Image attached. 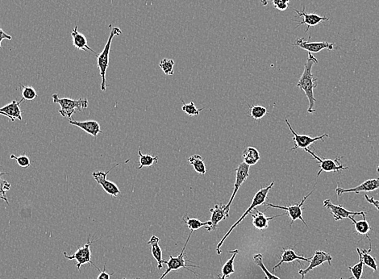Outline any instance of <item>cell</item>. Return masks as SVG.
Listing matches in <instances>:
<instances>
[{"instance_id": "cell-1", "label": "cell", "mask_w": 379, "mask_h": 279, "mask_svg": "<svg viewBox=\"0 0 379 279\" xmlns=\"http://www.w3.org/2000/svg\"><path fill=\"white\" fill-rule=\"evenodd\" d=\"M317 63H318V60L311 53H308V58L304 67V71L297 84V87L305 92L307 100L309 101V108L307 109L308 113L315 112V108H314L315 103L314 89L317 86V83L315 82L317 78H314L311 70H312L314 64H317Z\"/></svg>"}, {"instance_id": "cell-2", "label": "cell", "mask_w": 379, "mask_h": 279, "mask_svg": "<svg viewBox=\"0 0 379 279\" xmlns=\"http://www.w3.org/2000/svg\"><path fill=\"white\" fill-rule=\"evenodd\" d=\"M109 27L111 28V33H110V36H109L107 42L106 43L105 46L103 48L101 53L97 55V66L99 67L100 76H101L102 78L101 90L103 91H105L106 87H107V84H106V73H107V70L108 68L109 54H110V50H111V43H112L113 38L115 36H119L122 34V31H121V28H119V27H112L111 24L109 25Z\"/></svg>"}, {"instance_id": "cell-3", "label": "cell", "mask_w": 379, "mask_h": 279, "mask_svg": "<svg viewBox=\"0 0 379 279\" xmlns=\"http://www.w3.org/2000/svg\"><path fill=\"white\" fill-rule=\"evenodd\" d=\"M274 185V182H271V183L270 184L268 187H267V188H261V189L259 190L258 192H257V194L254 195V197H253V200H252V203H251L249 208L245 211V213L242 215V216H241V218H240L239 220H238V221L231 227V229H230L229 230H228V232L224 235V237L222 238L220 243L218 244L217 250H216V251H217V254H219V255L221 254L220 248H221V246L224 244V240L227 238V236L231 234V232L234 230L236 227L239 225L240 224H241V221H244L245 217L247 216L248 214L251 213V211H253L256 207H258V206L264 205V203H266V200H267V195H268L269 192L272 189Z\"/></svg>"}, {"instance_id": "cell-4", "label": "cell", "mask_w": 379, "mask_h": 279, "mask_svg": "<svg viewBox=\"0 0 379 279\" xmlns=\"http://www.w3.org/2000/svg\"><path fill=\"white\" fill-rule=\"evenodd\" d=\"M53 103L60 105L61 109L59 113L63 117H70L75 113L76 111H82L88 108V99H79V100H71L68 98H60L57 94L53 95Z\"/></svg>"}, {"instance_id": "cell-5", "label": "cell", "mask_w": 379, "mask_h": 279, "mask_svg": "<svg viewBox=\"0 0 379 279\" xmlns=\"http://www.w3.org/2000/svg\"><path fill=\"white\" fill-rule=\"evenodd\" d=\"M193 232H191V233H190V235H189L188 237H187V241H186V243H185L184 246H183V249L182 250L181 253H180V254H179L178 257H173V256H169V261H164V264H165L166 266H167V269H166V270H165V273L162 274V277H160L159 279H164V277H165V276L167 275L168 273H170L171 271H173V270H178V269H182V268H183V269H187V270H189V271L191 272V273H195V274H196L197 273H195V272L193 271V270H191V269H188L189 267H198V266H191V265H189L187 262H189V261H186L185 260V257H186V254H185V250H186V247H187V244H188V241L190 240V239H191V235H192Z\"/></svg>"}, {"instance_id": "cell-6", "label": "cell", "mask_w": 379, "mask_h": 279, "mask_svg": "<svg viewBox=\"0 0 379 279\" xmlns=\"http://www.w3.org/2000/svg\"><path fill=\"white\" fill-rule=\"evenodd\" d=\"M94 241L90 240V237H88V243L86 244H84L82 247L77 249L76 252L74 254H71V255H68L66 252L63 253L65 258L68 260H76L77 263H76V266L78 268V270L81 269V266L85 264H91L94 267H96V269L100 271V269L97 267L95 264L92 262V251H91V245Z\"/></svg>"}, {"instance_id": "cell-7", "label": "cell", "mask_w": 379, "mask_h": 279, "mask_svg": "<svg viewBox=\"0 0 379 279\" xmlns=\"http://www.w3.org/2000/svg\"><path fill=\"white\" fill-rule=\"evenodd\" d=\"M305 151L313 157L319 162V170L318 172V174H317V177H319L322 171L338 172L341 171V170H348L349 169L348 166H345L344 164L340 163V159L342 158H336L335 160H333V159H326V158H319V156H317L315 154V152L310 150L308 148H305Z\"/></svg>"}, {"instance_id": "cell-8", "label": "cell", "mask_w": 379, "mask_h": 279, "mask_svg": "<svg viewBox=\"0 0 379 279\" xmlns=\"http://www.w3.org/2000/svg\"><path fill=\"white\" fill-rule=\"evenodd\" d=\"M314 191H315V189H314L312 192H310L308 195H306L305 197L303 198V200H302L300 203H297V204H295V205L288 206V207H282V206L275 205V204H272V203H264V205L267 207L282 209L284 211H286V214H287V215L290 216V218L291 219L290 226H291L292 224H293L295 221H297V220H300V221H301L307 227L305 221H304L303 218V209L302 208V206L303 205V203H305L306 199L309 197V196H311V194L313 193Z\"/></svg>"}, {"instance_id": "cell-9", "label": "cell", "mask_w": 379, "mask_h": 279, "mask_svg": "<svg viewBox=\"0 0 379 279\" xmlns=\"http://www.w3.org/2000/svg\"><path fill=\"white\" fill-rule=\"evenodd\" d=\"M285 122H286L288 127L290 129V132H291L292 135H293L292 140L295 142V147L292 148L290 151L296 150L298 148H304L305 149V148H307V147L310 146L311 144L315 143V141H319V140L324 141L325 137H329V135L327 133L316 137H311L310 136H307V135H299L292 129L291 125H290L287 119H285Z\"/></svg>"}, {"instance_id": "cell-10", "label": "cell", "mask_w": 379, "mask_h": 279, "mask_svg": "<svg viewBox=\"0 0 379 279\" xmlns=\"http://www.w3.org/2000/svg\"><path fill=\"white\" fill-rule=\"evenodd\" d=\"M117 166H119V164H117L116 166H114L113 168L107 170V171H96L94 172L93 174H92L94 178L97 182V183L101 185L103 190L108 195H111L113 197H117L121 194V191H120L119 188L117 187L116 184L107 179V176L109 174V172L111 171L115 167H116Z\"/></svg>"}, {"instance_id": "cell-11", "label": "cell", "mask_w": 379, "mask_h": 279, "mask_svg": "<svg viewBox=\"0 0 379 279\" xmlns=\"http://www.w3.org/2000/svg\"><path fill=\"white\" fill-rule=\"evenodd\" d=\"M249 168H250V166L245 164V162H242V163L239 165L238 169L236 170V181L235 183H234V192H232V195H231L229 202H228L227 204H226V211H228V212H229L231 203L234 201V198L236 197V195L238 194L240 188L246 181V179H247L248 177L249 176Z\"/></svg>"}, {"instance_id": "cell-12", "label": "cell", "mask_w": 379, "mask_h": 279, "mask_svg": "<svg viewBox=\"0 0 379 279\" xmlns=\"http://www.w3.org/2000/svg\"><path fill=\"white\" fill-rule=\"evenodd\" d=\"M294 45L297 46L298 48L307 50L308 53H319L323 49L332 51L334 49V45L333 44L327 42V41L309 42V41H306L304 38H299V39L296 40Z\"/></svg>"}, {"instance_id": "cell-13", "label": "cell", "mask_w": 379, "mask_h": 279, "mask_svg": "<svg viewBox=\"0 0 379 279\" xmlns=\"http://www.w3.org/2000/svg\"><path fill=\"white\" fill-rule=\"evenodd\" d=\"M377 189H379V178H374V179L366 180L356 188H349V189H344V188L337 187L336 192L337 196L340 197L344 193H355L358 195L360 192H373Z\"/></svg>"}, {"instance_id": "cell-14", "label": "cell", "mask_w": 379, "mask_h": 279, "mask_svg": "<svg viewBox=\"0 0 379 279\" xmlns=\"http://www.w3.org/2000/svg\"><path fill=\"white\" fill-rule=\"evenodd\" d=\"M332 261H333V257L330 254H327V253L321 251V250H317V251H315L313 257L311 258V261H310L309 266L307 269H302L301 270L299 271V273L302 276V279H304V277L307 275V273L315 268L323 265L325 262H329L331 266Z\"/></svg>"}, {"instance_id": "cell-15", "label": "cell", "mask_w": 379, "mask_h": 279, "mask_svg": "<svg viewBox=\"0 0 379 279\" xmlns=\"http://www.w3.org/2000/svg\"><path fill=\"white\" fill-rule=\"evenodd\" d=\"M324 207L325 208L330 210L332 215L334 217L335 221H341L343 219L349 218L350 216H355V215H363L365 211H349L341 205H335L330 199H325L324 201Z\"/></svg>"}, {"instance_id": "cell-16", "label": "cell", "mask_w": 379, "mask_h": 279, "mask_svg": "<svg viewBox=\"0 0 379 279\" xmlns=\"http://www.w3.org/2000/svg\"><path fill=\"white\" fill-rule=\"evenodd\" d=\"M296 13L298 14V16L300 17L303 18L302 21H296L299 22V24L296 27V28L300 27V25L303 24H306L307 26V29H306L305 33H307L308 30L310 29V27H314V26L318 25L324 21H329V18L326 17V16H320L319 15H317L315 13H306L305 8H303V11L301 12L300 11L295 10Z\"/></svg>"}, {"instance_id": "cell-17", "label": "cell", "mask_w": 379, "mask_h": 279, "mask_svg": "<svg viewBox=\"0 0 379 279\" xmlns=\"http://www.w3.org/2000/svg\"><path fill=\"white\" fill-rule=\"evenodd\" d=\"M22 101H17L13 100L11 102L10 104L4 106L0 108V115H4L7 118L10 119L11 121H15V119H18L19 120H22V111L20 109V104Z\"/></svg>"}, {"instance_id": "cell-18", "label": "cell", "mask_w": 379, "mask_h": 279, "mask_svg": "<svg viewBox=\"0 0 379 279\" xmlns=\"http://www.w3.org/2000/svg\"><path fill=\"white\" fill-rule=\"evenodd\" d=\"M69 123L70 125H74L76 127L79 128L83 131L88 133V134L93 136L94 138L97 137L99 133H102L100 125L96 120H88V121H77L74 119H70Z\"/></svg>"}, {"instance_id": "cell-19", "label": "cell", "mask_w": 379, "mask_h": 279, "mask_svg": "<svg viewBox=\"0 0 379 279\" xmlns=\"http://www.w3.org/2000/svg\"><path fill=\"white\" fill-rule=\"evenodd\" d=\"M78 26L76 25L71 32V37H72L73 45L78 50L86 51V52H92L95 54L97 53L91 49L88 45L86 37L78 31Z\"/></svg>"}, {"instance_id": "cell-20", "label": "cell", "mask_w": 379, "mask_h": 279, "mask_svg": "<svg viewBox=\"0 0 379 279\" xmlns=\"http://www.w3.org/2000/svg\"><path fill=\"white\" fill-rule=\"evenodd\" d=\"M226 205H220V204H216L214 208H211L210 211L212 213V219H211V222H212V227H211L210 231L216 230L217 228L218 224L220 221H224L226 218L229 216V212L226 211Z\"/></svg>"}, {"instance_id": "cell-21", "label": "cell", "mask_w": 379, "mask_h": 279, "mask_svg": "<svg viewBox=\"0 0 379 279\" xmlns=\"http://www.w3.org/2000/svg\"><path fill=\"white\" fill-rule=\"evenodd\" d=\"M311 258H307L303 256L297 255L296 253L293 250L290 249H283V252H282V256H281L280 261L277 264L276 266L273 267V270H275L277 268L280 267L282 263H289V262H293L295 261H303V262H310Z\"/></svg>"}, {"instance_id": "cell-22", "label": "cell", "mask_w": 379, "mask_h": 279, "mask_svg": "<svg viewBox=\"0 0 379 279\" xmlns=\"http://www.w3.org/2000/svg\"><path fill=\"white\" fill-rule=\"evenodd\" d=\"M256 211V214H252V218H253V225L256 229H259V230H265V229H268L269 227V221H272L275 217L283 216V215H287L286 213H284L282 215H275L273 217H267L265 215L264 213L261 211H258L257 208L254 209Z\"/></svg>"}, {"instance_id": "cell-23", "label": "cell", "mask_w": 379, "mask_h": 279, "mask_svg": "<svg viewBox=\"0 0 379 279\" xmlns=\"http://www.w3.org/2000/svg\"><path fill=\"white\" fill-rule=\"evenodd\" d=\"M160 239L156 236H152L149 240L148 244L151 245V251L153 257L158 262V269H161L163 267L164 261L162 260V250L159 246Z\"/></svg>"}, {"instance_id": "cell-24", "label": "cell", "mask_w": 379, "mask_h": 279, "mask_svg": "<svg viewBox=\"0 0 379 279\" xmlns=\"http://www.w3.org/2000/svg\"><path fill=\"white\" fill-rule=\"evenodd\" d=\"M244 162L249 166H254L260 159V153L258 150L254 147L249 146L244 150L243 154Z\"/></svg>"}, {"instance_id": "cell-25", "label": "cell", "mask_w": 379, "mask_h": 279, "mask_svg": "<svg viewBox=\"0 0 379 279\" xmlns=\"http://www.w3.org/2000/svg\"><path fill=\"white\" fill-rule=\"evenodd\" d=\"M367 212L364 213L362 215V221H357L354 216H350L349 220L354 223V227L356 229L357 232L360 235H366L367 236V238L370 240L369 236V232L371 231V227L369 226V223L366 221V215Z\"/></svg>"}, {"instance_id": "cell-26", "label": "cell", "mask_w": 379, "mask_h": 279, "mask_svg": "<svg viewBox=\"0 0 379 279\" xmlns=\"http://www.w3.org/2000/svg\"><path fill=\"white\" fill-rule=\"evenodd\" d=\"M228 253L232 254V255H231L230 259L227 260V262L224 264V266L222 268L221 275H218L219 279H226L227 277H229L230 274L235 273L234 266V260H235L236 256L238 255V253H239V250H236L234 251H229Z\"/></svg>"}, {"instance_id": "cell-27", "label": "cell", "mask_w": 379, "mask_h": 279, "mask_svg": "<svg viewBox=\"0 0 379 279\" xmlns=\"http://www.w3.org/2000/svg\"><path fill=\"white\" fill-rule=\"evenodd\" d=\"M183 221L187 224L189 229L191 230V232L198 230V229H200L202 227H205V229L209 232L211 227H212V222H211V221H207V222H201L198 219L190 218L187 215V216L183 217Z\"/></svg>"}, {"instance_id": "cell-28", "label": "cell", "mask_w": 379, "mask_h": 279, "mask_svg": "<svg viewBox=\"0 0 379 279\" xmlns=\"http://www.w3.org/2000/svg\"><path fill=\"white\" fill-rule=\"evenodd\" d=\"M188 162L189 163H191L192 165L194 170L197 173L202 174V175L206 174L207 170L205 164V159H203L202 156L198 154L193 155V156L189 158Z\"/></svg>"}, {"instance_id": "cell-29", "label": "cell", "mask_w": 379, "mask_h": 279, "mask_svg": "<svg viewBox=\"0 0 379 279\" xmlns=\"http://www.w3.org/2000/svg\"><path fill=\"white\" fill-rule=\"evenodd\" d=\"M371 251V247H369V250H360L359 248L357 249V252L361 254L362 260H363L364 265L369 266V268L373 269V271L376 272L377 270V262L376 259L373 258L369 252Z\"/></svg>"}, {"instance_id": "cell-30", "label": "cell", "mask_w": 379, "mask_h": 279, "mask_svg": "<svg viewBox=\"0 0 379 279\" xmlns=\"http://www.w3.org/2000/svg\"><path fill=\"white\" fill-rule=\"evenodd\" d=\"M4 175H10V174L0 172V199L6 202L7 204H9L6 193L8 191H10L11 184L7 180L3 178V176Z\"/></svg>"}, {"instance_id": "cell-31", "label": "cell", "mask_w": 379, "mask_h": 279, "mask_svg": "<svg viewBox=\"0 0 379 279\" xmlns=\"http://www.w3.org/2000/svg\"><path fill=\"white\" fill-rule=\"evenodd\" d=\"M139 157H140V165L138 170L143 168V167H150L153 166L154 163H158V157H153L150 154H142L141 150H139Z\"/></svg>"}, {"instance_id": "cell-32", "label": "cell", "mask_w": 379, "mask_h": 279, "mask_svg": "<svg viewBox=\"0 0 379 279\" xmlns=\"http://www.w3.org/2000/svg\"><path fill=\"white\" fill-rule=\"evenodd\" d=\"M253 262L257 265V266L261 269L265 274H266V279H281L277 276L274 275L273 273L269 271L268 269H267L264 263H263V254H257L253 256Z\"/></svg>"}, {"instance_id": "cell-33", "label": "cell", "mask_w": 379, "mask_h": 279, "mask_svg": "<svg viewBox=\"0 0 379 279\" xmlns=\"http://www.w3.org/2000/svg\"><path fill=\"white\" fill-rule=\"evenodd\" d=\"M358 255H359L360 258L359 262H358V264H356L355 266H348V269H349L351 273H352V277H354V278L355 279H362V273H363L364 262L361 254H358ZM352 277H351V278H352Z\"/></svg>"}, {"instance_id": "cell-34", "label": "cell", "mask_w": 379, "mask_h": 279, "mask_svg": "<svg viewBox=\"0 0 379 279\" xmlns=\"http://www.w3.org/2000/svg\"><path fill=\"white\" fill-rule=\"evenodd\" d=\"M20 86L21 87L22 97H23L22 100L33 101L37 97V91L33 86H23L22 84H20Z\"/></svg>"}, {"instance_id": "cell-35", "label": "cell", "mask_w": 379, "mask_h": 279, "mask_svg": "<svg viewBox=\"0 0 379 279\" xmlns=\"http://www.w3.org/2000/svg\"><path fill=\"white\" fill-rule=\"evenodd\" d=\"M173 66H174V61L172 59L164 58L159 63L160 68L162 69L164 74L166 75H173Z\"/></svg>"}, {"instance_id": "cell-36", "label": "cell", "mask_w": 379, "mask_h": 279, "mask_svg": "<svg viewBox=\"0 0 379 279\" xmlns=\"http://www.w3.org/2000/svg\"><path fill=\"white\" fill-rule=\"evenodd\" d=\"M267 109L263 107V106L256 105L251 107L250 108V115L251 117L258 120V119H263L265 115H267Z\"/></svg>"}, {"instance_id": "cell-37", "label": "cell", "mask_w": 379, "mask_h": 279, "mask_svg": "<svg viewBox=\"0 0 379 279\" xmlns=\"http://www.w3.org/2000/svg\"><path fill=\"white\" fill-rule=\"evenodd\" d=\"M183 108L182 110L184 111L185 113L187 114L189 116H195V115H199L201 111H202L203 108L201 109H198L196 108V106L195 105L194 102H191L190 104H185L184 102L183 101Z\"/></svg>"}, {"instance_id": "cell-38", "label": "cell", "mask_w": 379, "mask_h": 279, "mask_svg": "<svg viewBox=\"0 0 379 279\" xmlns=\"http://www.w3.org/2000/svg\"><path fill=\"white\" fill-rule=\"evenodd\" d=\"M10 158H12V159H15V160L17 162V164L19 165L20 167H23V168H28L30 165H31L30 158L26 156V155H21V156L17 157L16 156V155L12 154L11 155Z\"/></svg>"}, {"instance_id": "cell-39", "label": "cell", "mask_w": 379, "mask_h": 279, "mask_svg": "<svg viewBox=\"0 0 379 279\" xmlns=\"http://www.w3.org/2000/svg\"><path fill=\"white\" fill-rule=\"evenodd\" d=\"M273 4H274V8L278 9V10L286 11L288 8V4L290 2V0H272Z\"/></svg>"}, {"instance_id": "cell-40", "label": "cell", "mask_w": 379, "mask_h": 279, "mask_svg": "<svg viewBox=\"0 0 379 279\" xmlns=\"http://www.w3.org/2000/svg\"><path fill=\"white\" fill-rule=\"evenodd\" d=\"M113 273H108L106 272V265L103 267V270L99 271V276H98L97 279H110L111 275H112Z\"/></svg>"}, {"instance_id": "cell-41", "label": "cell", "mask_w": 379, "mask_h": 279, "mask_svg": "<svg viewBox=\"0 0 379 279\" xmlns=\"http://www.w3.org/2000/svg\"><path fill=\"white\" fill-rule=\"evenodd\" d=\"M365 199L369 203H371L373 207H375L377 211H379V200H377V199H374L373 197H369L367 195H365Z\"/></svg>"}, {"instance_id": "cell-42", "label": "cell", "mask_w": 379, "mask_h": 279, "mask_svg": "<svg viewBox=\"0 0 379 279\" xmlns=\"http://www.w3.org/2000/svg\"><path fill=\"white\" fill-rule=\"evenodd\" d=\"M7 39V40H12V37H11L10 35H8V34H7L6 33H4V30L0 27V50L2 49V41L3 40Z\"/></svg>"}, {"instance_id": "cell-43", "label": "cell", "mask_w": 379, "mask_h": 279, "mask_svg": "<svg viewBox=\"0 0 379 279\" xmlns=\"http://www.w3.org/2000/svg\"><path fill=\"white\" fill-rule=\"evenodd\" d=\"M260 2L263 6H267V4H268V1L267 0H260Z\"/></svg>"}, {"instance_id": "cell-44", "label": "cell", "mask_w": 379, "mask_h": 279, "mask_svg": "<svg viewBox=\"0 0 379 279\" xmlns=\"http://www.w3.org/2000/svg\"><path fill=\"white\" fill-rule=\"evenodd\" d=\"M377 173H378V174H379V164H378V165H377Z\"/></svg>"}, {"instance_id": "cell-45", "label": "cell", "mask_w": 379, "mask_h": 279, "mask_svg": "<svg viewBox=\"0 0 379 279\" xmlns=\"http://www.w3.org/2000/svg\"><path fill=\"white\" fill-rule=\"evenodd\" d=\"M123 279H129V278H123ZM135 279H139V278H135Z\"/></svg>"}, {"instance_id": "cell-46", "label": "cell", "mask_w": 379, "mask_h": 279, "mask_svg": "<svg viewBox=\"0 0 379 279\" xmlns=\"http://www.w3.org/2000/svg\"><path fill=\"white\" fill-rule=\"evenodd\" d=\"M339 279H343V278H339Z\"/></svg>"}]
</instances>
